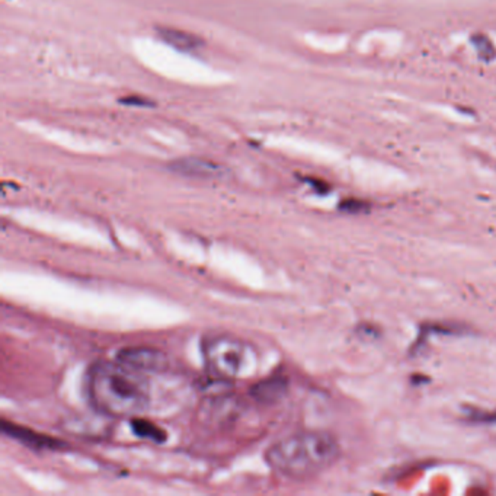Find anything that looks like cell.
Here are the masks:
<instances>
[{"label": "cell", "mask_w": 496, "mask_h": 496, "mask_svg": "<svg viewBox=\"0 0 496 496\" xmlns=\"http://www.w3.org/2000/svg\"><path fill=\"white\" fill-rule=\"evenodd\" d=\"M87 393L95 409L111 418L134 419L150 403L144 374L115 361H99L87 374Z\"/></svg>", "instance_id": "obj_1"}, {"label": "cell", "mask_w": 496, "mask_h": 496, "mask_svg": "<svg viewBox=\"0 0 496 496\" xmlns=\"http://www.w3.org/2000/svg\"><path fill=\"white\" fill-rule=\"evenodd\" d=\"M341 456V445L325 431H300L287 435L266 450V463L275 473L305 480L327 470Z\"/></svg>", "instance_id": "obj_2"}, {"label": "cell", "mask_w": 496, "mask_h": 496, "mask_svg": "<svg viewBox=\"0 0 496 496\" xmlns=\"http://www.w3.org/2000/svg\"><path fill=\"white\" fill-rule=\"evenodd\" d=\"M205 366L220 380L243 377L252 366L255 354L249 345L233 335H213L203 342Z\"/></svg>", "instance_id": "obj_3"}, {"label": "cell", "mask_w": 496, "mask_h": 496, "mask_svg": "<svg viewBox=\"0 0 496 496\" xmlns=\"http://www.w3.org/2000/svg\"><path fill=\"white\" fill-rule=\"evenodd\" d=\"M117 361L142 374L163 373L169 368V358L157 348L152 347H127L119 350Z\"/></svg>", "instance_id": "obj_4"}, {"label": "cell", "mask_w": 496, "mask_h": 496, "mask_svg": "<svg viewBox=\"0 0 496 496\" xmlns=\"http://www.w3.org/2000/svg\"><path fill=\"white\" fill-rule=\"evenodd\" d=\"M169 169L178 175L188 178L212 179L223 175V168L219 163L201 157H182L169 163Z\"/></svg>", "instance_id": "obj_5"}, {"label": "cell", "mask_w": 496, "mask_h": 496, "mask_svg": "<svg viewBox=\"0 0 496 496\" xmlns=\"http://www.w3.org/2000/svg\"><path fill=\"white\" fill-rule=\"evenodd\" d=\"M2 431L9 435L10 438L34 450H57L62 447V443L54 440L53 437H47V435H42L29 428L6 422V420L2 422Z\"/></svg>", "instance_id": "obj_6"}, {"label": "cell", "mask_w": 496, "mask_h": 496, "mask_svg": "<svg viewBox=\"0 0 496 496\" xmlns=\"http://www.w3.org/2000/svg\"><path fill=\"white\" fill-rule=\"evenodd\" d=\"M289 392V380L281 374H274L268 379L255 383L250 388V396L262 404L278 403Z\"/></svg>", "instance_id": "obj_7"}, {"label": "cell", "mask_w": 496, "mask_h": 496, "mask_svg": "<svg viewBox=\"0 0 496 496\" xmlns=\"http://www.w3.org/2000/svg\"><path fill=\"white\" fill-rule=\"evenodd\" d=\"M157 34L162 38V41L166 42L171 47H173L178 51H184V53H191V51H197L203 47L204 41L194 35L191 33L182 31V29H175V28H169V26H160L157 28Z\"/></svg>", "instance_id": "obj_8"}, {"label": "cell", "mask_w": 496, "mask_h": 496, "mask_svg": "<svg viewBox=\"0 0 496 496\" xmlns=\"http://www.w3.org/2000/svg\"><path fill=\"white\" fill-rule=\"evenodd\" d=\"M131 427H132L134 434L140 438L159 441V443L164 440V432L159 427H156L152 422H148V420H146V419H142L140 416L131 419Z\"/></svg>", "instance_id": "obj_9"}, {"label": "cell", "mask_w": 496, "mask_h": 496, "mask_svg": "<svg viewBox=\"0 0 496 496\" xmlns=\"http://www.w3.org/2000/svg\"><path fill=\"white\" fill-rule=\"evenodd\" d=\"M472 41H473L476 50L479 51V54L482 58H485L489 62V60L495 55L492 44L489 42V40L485 35H474V38Z\"/></svg>", "instance_id": "obj_10"}, {"label": "cell", "mask_w": 496, "mask_h": 496, "mask_svg": "<svg viewBox=\"0 0 496 496\" xmlns=\"http://www.w3.org/2000/svg\"><path fill=\"white\" fill-rule=\"evenodd\" d=\"M119 103L127 105V107H140V108H152L155 102L150 101L144 96H139V95H130L126 98L119 99Z\"/></svg>", "instance_id": "obj_11"}]
</instances>
